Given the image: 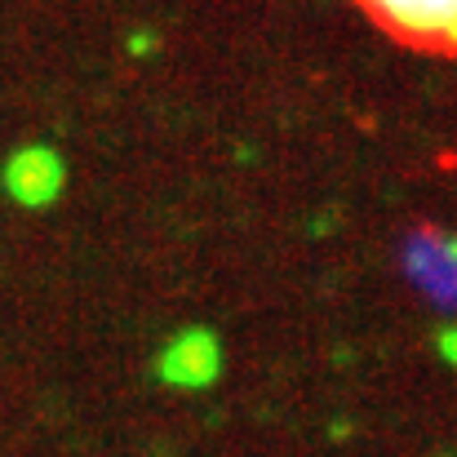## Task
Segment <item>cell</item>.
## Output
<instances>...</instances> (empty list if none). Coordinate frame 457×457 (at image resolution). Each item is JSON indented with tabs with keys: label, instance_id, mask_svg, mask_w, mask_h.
<instances>
[{
	"label": "cell",
	"instance_id": "1",
	"mask_svg": "<svg viewBox=\"0 0 457 457\" xmlns=\"http://www.w3.org/2000/svg\"><path fill=\"white\" fill-rule=\"evenodd\" d=\"M355 4L404 45L457 54V0H355Z\"/></svg>",
	"mask_w": 457,
	"mask_h": 457
},
{
	"label": "cell",
	"instance_id": "2",
	"mask_svg": "<svg viewBox=\"0 0 457 457\" xmlns=\"http://www.w3.org/2000/svg\"><path fill=\"white\" fill-rule=\"evenodd\" d=\"M0 191L18 209H49L67 191V160L49 143H22L0 164Z\"/></svg>",
	"mask_w": 457,
	"mask_h": 457
},
{
	"label": "cell",
	"instance_id": "3",
	"mask_svg": "<svg viewBox=\"0 0 457 457\" xmlns=\"http://www.w3.org/2000/svg\"><path fill=\"white\" fill-rule=\"evenodd\" d=\"M155 378L173 391H209L222 378V342L204 324L178 328L155 351Z\"/></svg>",
	"mask_w": 457,
	"mask_h": 457
},
{
	"label": "cell",
	"instance_id": "4",
	"mask_svg": "<svg viewBox=\"0 0 457 457\" xmlns=\"http://www.w3.org/2000/svg\"><path fill=\"white\" fill-rule=\"evenodd\" d=\"M436 351H440V360H445L449 369H457V320L440 324V333H436Z\"/></svg>",
	"mask_w": 457,
	"mask_h": 457
}]
</instances>
